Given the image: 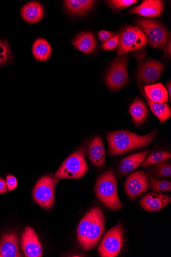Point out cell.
<instances>
[{"label":"cell","instance_id":"cell-23","mask_svg":"<svg viewBox=\"0 0 171 257\" xmlns=\"http://www.w3.org/2000/svg\"><path fill=\"white\" fill-rule=\"evenodd\" d=\"M130 113L133 121L137 125L142 124L148 115V110L144 103L140 99L136 100L130 106Z\"/></svg>","mask_w":171,"mask_h":257},{"label":"cell","instance_id":"cell-5","mask_svg":"<svg viewBox=\"0 0 171 257\" xmlns=\"http://www.w3.org/2000/svg\"><path fill=\"white\" fill-rule=\"evenodd\" d=\"M136 23L144 31L148 43L154 48L163 49L169 40V31L160 23L149 19H138Z\"/></svg>","mask_w":171,"mask_h":257},{"label":"cell","instance_id":"cell-20","mask_svg":"<svg viewBox=\"0 0 171 257\" xmlns=\"http://www.w3.org/2000/svg\"><path fill=\"white\" fill-rule=\"evenodd\" d=\"M145 96L153 102L165 103L168 101V92L161 83L144 87Z\"/></svg>","mask_w":171,"mask_h":257},{"label":"cell","instance_id":"cell-35","mask_svg":"<svg viewBox=\"0 0 171 257\" xmlns=\"http://www.w3.org/2000/svg\"><path fill=\"white\" fill-rule=\"evenodd\" d=\"M167 88L168 89V93H169V99H170V96H171V84L170 83L168 84V86H167Z\"/></svg>","mask_w":171,"mask_h":257},{"label":"cell","instance_id":"cell-24","mask_svg":"<svg viewBox=\"0 0 171 257\" xmlns=\"http://www.w3.org/2000/svg\"><path fill=\"white\" fill-rule=\"evenodd\" d=\"M94 211L95 207L91 208L81 220L78 226L77 237L78 242L82 247L83 246L88 235L92 223Z\"/></svg>","mask_w":171,"mask_h":257},{"label":"cell","instance_id":"cell-33","mask_svg":"<svg viewBox=\"0 0 171 257\" xmlns=\"http://www.w3.org/2000/svg\"><path fill=\"white\" fill-rule=\"evenodd\" d=\"M114 34H115L114 33L103 30L99 32V37L101 42L103 43H106L112 38Z\"/></svg>","mask_w":171,"mask_h":257},{"label":"cell","instance_id":"cell-11","mask_svg":"<svg viewBox=\"0 0 171 257\" xmlns=\"http://www.w3.org/2000/svg\"><path fill=\"white\" fill-rule=\"evenodd\" d=\"M21 249L26 257H41L43 255L40 242L31 227H27L23 232Z\"/></svg>","mask_w":171,"mask_h":257},{"label":"cell","instance_id":"cell-27","mask_svg":"<svg viewBox=\"0 0 171 257\" xmlns=\"http://www.w3.org/2000/svg\"><path fill=\"white\" fill-rule=\"evenodd\" d=\"M148 177L153 192L156 193L170 192L171 183L170 181L166 180H158L150 175H148Z\"/></svg>","mask_w":171,"mask_h":257},{"label":"cell","instance_id":"cell-8","mask_svg":"<svg viewBox=\"0 0 171 257\" xmlns=\"http://www.w3.org/2000/svg\"><path fill=\"white\" fill-rule=\"evenodd\" d=\"M129 58L124 55L116 59L110 67L107 75V85L112 90H117L123 87L128 79L127 66Z\"/></svg>","mask_w":171,"mask_h":257},{"label":"cell","instance_id":"cell-30","mask_svg":"<svg viewBox=\"0 0 171 257\" xmlns=\"http://www.w3.org/2000/svg\"><path fill=\"white\" fill-rule=\"evenodd\" d=\"M137 3L136 0H111L108 2L110 7L118 10L129 7Z\"/></svg>","mask_w":171,"mask_h":257},{"label":"cell","instance_id":"cell-15","mask_svg":"<svg viewBox=\"0 0 171 257\" xmlns=\"http://www.w3.org/2000/svg\"><path fill=\"white\" fill-rule=\"evenodd\" d=\"M16 232L5 233L0 240V257H21Z\"/></svg>","mask_w":171,"mask_h":257},{"label":"cell","instance_id":"cell-29","mask_svg":"<svg viewBox=\"0 0 171 257\" xmlns=\"http://www.w3.org/2000/svg\"><path fill=\"white\" fill-rule=\"evenodd\" d=\"M12 58V54L8 43L0 41V65L9 62Z\"/></svg>","mask_w":171,"mask_h":257},{"label":"cell","instance_id":"cell-13","mask_svg":"<svg viewBox=\"0 0 171 257\" xmlns=\"http://www.w3.org/2000/svg\"><path fill=\"white\" fill-rule=\"evenodd\" d=\"M170 201V196L151 192L142 198L140 202L146 211L156 212L164 208Z\"/></svg>","mask_w":171,"mask_h":257},{"label":"cell","instance_id":"cell-34","mask_svg":"<svg viewBox=\"0 0 171 257\" xmlns=\"http://www.w3.org/2000/svg\"><path fill=\"white\" fill-rule=\"evenodd\" d=\"M7 192L6 181L3 177H0V194H5Z\"/></svg>","mask_w":171,"mask_h":257},{"label":"cell","instance_id":"cell-19","mask_svg":"<svg viewBox=\"0 0 171 257\" xmlns=\"http://www.w3.org/2000/svg\"><path fill=\"white\" fill-rule=\"evenodd\" d=\"M21 14L26 21L35 23L39 22L43 18L44 10L40 3L32 2L23 7Z\"/></svg>","mask_w":171,"mask_h":257},{"label":"cell","instance_id":"cell-12","mask_svg":"<svg viewBox=\"0 0 171 257\" xmlns=\"http://www.w3.org/2000/svg\"><path fill=\"white\" fill-rule=\"evenodd\" d=\"M163 64L160 62L149 60L146 61L140 69V78L145 84H152L158 81L163 72Z\"/></svg>","mask_w":171,"mask_h":257},{"label":"cell","instance_id":"cell-18","mask_svg":"<svg viewBox=\"0 0 171 257\" xmlns=\"http://www.w3.org/2000/svg\"><path fill=\"white\" fill-rule=\"evenodd\" d=\"M72 43L75 48L85 54L92 53L96 48L95 38L90 32L80 34L73 40Z\"/></svg>","mask_w":171,"mask_h":257},{"label":"cell","instance_id":"cell-7","mask_svg":"<svg viewBox=\"0 0 171 257\" xmlns=\"http://www.w3.org/2000/svg\"><path fill=\"white\" fill-rule=\"evenodd\" d=\"M123 244V230L120 224L110 229L106 233L98 251L102 257H115L119 254Z\"/></svg>","mask_w":171,"mask_h":257},{"label":"cell","instance_id":"cell-25","mask_svg":"<svg viewBox=\"0 0 171 257\" xmlns=\"http://www.w3.org/2000/svg\"><path fill=\"white\" fill-rule=\"evenodd\" d=\"M142 93L147 101L151 111L159 119L161 124L163 123L170 118L171 109L168 104L153 102L148 99L143 92Z\"/></svg>","mask_w":171,"mask_h":257},{"label":"cell","instance_id":"cell-2","mask_svg":"<svg viewBox=\"0 0 171 257\" xmlns=\"http://www.w3.org/2000/svg\"><path fill=\"white\" fill-rule=\"evenodd\" d=\"M95 192L102 203L108 208L118 211L123 205L117 191V180L111 170L103 174L97 180Z\"/></svg>","mask_w":171,"mask_h":257},{"label":"cell","instance_id":"cell-6","mask_svg":"<svg viewBox=\"0 0 171 257\" xmlns=\"http://www.w3.org/2000/svg\"><path fill=\"white\" fill-rule=\"evenodd\" d=\"M59 181L55 176L46 175L36 183L33 192L35 202L45 209L52 207L55 200V190Z\"/></svg>","mask_w":171,"mask_h":257},{"label":"cell","instance_id":"cell-4","mask_svg":"<svg viewBox=\"0 0 171 257\" xmlns=\"http://www.w3.org/2000/svg\"><path fill=\"white\" fill-rule=\"evenodd\" d=\"M89 167L82 150L76 151L62 163L55 174L58 179H77L83 177L88 171Z\"/></svg>","mask_w":171,"mask_h":257},{"label":"cell","instance_id":"cell-28","mask_svg":"<svg viewBox=\"0 0 171 257\" xmlns=\"http://www.w3.org/2000/svg\"><path fill=\"white\" fill-rule=\"evenodd\" d=\"M153 175L157 178L159 179L162 177H170L171 167L170 165L163 160L158 163V165L151 169Z\"/></svg>","mask_w":171,"mask_h":257},{"label":"cell","instance_id":"cell-22","mask_svg":"<svg viewBox=\"0 0 171 257\" xmlns=\"http://www.w3.org/2000/svg\"><path fill=\"white\" fill-rule=\"evenodd\" d=\"M95 2L91 0H67L65 4L70 14L83 15L91 9Z\"/></svg>","mask_w":171,"mask_h":257},{"label":"cell","instance_id":"cell-9","mask_svg":"<svg viewBox=\"0 0 171 257\" xmlns=\"http://www.w3.org/2000/svg\"><path fill=\"white\" fill-rule=\"evenodd\" d=\"M128 196L133 199L148 191L150 183L148 175L142 171H137L127 178L125 183Z\"/></svg>","mask_w":171,"mask_h":257},{"label":"cell","instance_id":"cell-14","mask_svg":"<svg viewBox=\"0 0 171 257\" xmlns=\"http://www.w3.org/2000/svg\"><path fill=\"white\" fill-rule=\"evenodd\" d=\"M164 10V2L160 0H145L140 5L132 9L129 13L145 17H157L162 15Z\"/></svg>","mask_w":171,"mask_h":257},{"label":"cell","instance_id":"cell-17","mask_svg":"<svg viewBox=\"0 0 171 257\" xmlns=\"http://www.w3.org/2000/svg\"><path fill=\"white\" fill-rule=\"evenodd\" d=\"M150 149L130 156L121 161L119 170L121 175H126L136 169L151 152Z\"/></svg>","mask_w":171,"mask_h":257},{"label":"cell","instance_id":"cell-10","mask_svg":"<svg viewBox=\"0 0 171 257\" xmlns=\"http://www.w3.org/2000/svg\"><path fill=\"white\" fill-rule=\"evenodd\" d=\"M105 225V218L102 210L95 207L92 223L85 242L82 247L84 250H88L97 245L103 235Z\"/></svg>","mask_w":171,"mask_h":257},{"label":"cell","instance_id":"cell-16","mask_svg":"<svg viewBox=\"0 0 171 257\" xmlns=\"http://www.w3.org/2000/svg\"><path fill=\"white\" fill-rule=\"evenodd\" d=\"M89 156L94 165L102 167L105 164V149L103 140L100 136H96L92 140L89 148Z\"/></svg>","mask_w":171,"mask_h":257},{"label":"cell","instance_id":"cell-26","mask_svg":"<svg viewBox=\"0 0 171 257\" xmlns=\"http://www.w3.org/2000/svg\"><path fill=\"white\" fill-rule=\"evenodd\" d=\"M171 154L169 152L164 151H155L146 158L142 163L143 167H149L157 164L162 161L170 159Z\"/></svg>","mask_w":171,"mask_h":257},{"label":"cell","instance_id":"cell-31","mask_svg":"<svg viewBox=\"0 0 171 257\" xmlns=\"http://www.w3.org/2000/svg\"><path fill=\"white\" fill-rule=\"evenodd\" d=\"M119 43V34L113 37L101 45V49L105 51H111L117 48Z\"/></svg>","mask_w":171,"mask_h":257},{"label":"cell","instance_id":"cell-32","mask_svg":"<svg viewBox=\"0 0 171 257\" xmlns=\"http://www.w3.org/2000/svg\"><path fill=\"white\" fill-rule=\"evenodd\" d=\"M6 178L8 190L10 192L14 191L18 185L17 178L14 175L10 174H8Z\"/></svg>","mask_w":171,"mask_h":257},{"label":"cell","instance_id":"cell-3","mask_svg":"<svg viewBox=\"0 0 171 257\" xmlns=\"http://www.w3.org/2000/svg\"><path fill=\"white\" fill-rule=\"evenodd\" d=\"M148 41L143 31L137 26H129L119 34V43L116 53L118 56L140 50Z\"/></svg>","mask_w":171,"mask_h":257},{"label":"cell","instance_id":"cell-1","mask_svg":"<svg viewBox=\"0 0 171 257\" xmlns=\"http://www.w3.org/2000/svg\"><path fill=\"white\" fill-rule=\"evenodd\" d=\"M154 131L143 136L127 131H117L109 133L107 136L109 154L111 156L123 154L135 149L150 145L156 135Z\"/></svg>","mask_w":171,"mask_h":257},{"label":"cell","instance_id":"cell-21","mask_svg":"<svg viewBox=\"0 0 171 257\" xmlns=\"http://www.w3.org/2000/svg\"><path fill=\"white\" fill-rule=\"evenodd\" d=\"M52 49L50 44L44 39L39 38L33 46V54L34 57L39 61H45L51 57Z\"/></svg>","mask_w":171,"mask_h":257}]
</instances>
